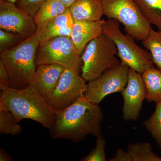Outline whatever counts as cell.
Masks as SVG:
<instances>
[{
    "label": "cell",
    "instance_id": "6da1fadb",
    "mask_svg": "<svg viewBox=\"0 0 161 161\" xmlns=\"http://www.w3.org/2000/svg\"><path fill=\"white\" fill-rule=\"evenodd\" d=\"M103 113L98 104L84 96L70 106L56 112L54 125L50 131L53 139L83 141L88 135L97 138L102 135Z\"/></svg>",
    "mask_w": 161,
    "mask_h": 161
},
{
    "label": "cell",
    "instance_id": "7a4b0ae2",
    "mask_svg": "<svg viewBox=\"0 0 161 161\" xmlns=\"http://www.w3.org/2000/svg\"><path fill=\"white\" fill-rule=\"evenodd\" d=\"M0 104L11 112L18 123L25 119H31L49 131L54 125L56 112L31 86L23 89L9 87L1 92Z\"/></svg>",
    "mask_w": 161,
    "mask_h": 161
},
{
    "label": "cell",
    "instance_id": "3957f363",
    "mask_svg": "<svg viewBox=\"0 0 161 161\" xmlns=\"http://www.w3.org/2000/svg\"><path fill=\"white\" fill-rule=\"evenodd\" d=\"M40 42L36 34L11 49L1 52L9 75L10 87L23 89L31 84L36 69V54Z\"/></svg>",
    "mask_w": 161,
    "mask_h": 161
},
{
    "label": "cell",
    "instance_id": "277c9868",
    "mask_svg": "<svg viewBox=\"0 0 161 161\" xmlns=\"http://www.w3.org/2000/svg\"><path fill=\"white\" fill-rule=\"evenodd\" d=\"M103 33L114 42L120 62L129 68L142 75L147 70L155 67L150 52L137 45L131 36L124 34L117 21L111 19L105 20Z\"/></svg>",
    "mask_w": 161,
    "mask_h": 161
},
{
    "label": "cell",
    "instance_id": "5b68a950",
    "mask_svg": "<svg viewBox=\"0 0 161 161\" xmlns=\"http://www.w3.org/2000/svg\"><path fill=\"white\" fill-rule=\"evenodd\" d=\"M116 56L115 43L106 35L102 34L87 44L81 55V77L88 82L98 78L105 71L120 63Z\"/></svg>",
    "mask_w": 161,
    "mask_h": 161
},
{
    "label": "cell",
    "instance_id": "8992f818",
    "mask_svg": "<svg viewBox=\"0 0 161 161\" xmlns=\"http://www.w3.org/2000/svg\"><path fill=\"white\" fill-rule=\"evenodd\" d=\"M104 15L123 25L127 34L143 41L152 28L134 0H102Z\"/></svg>",
    "mask_w": 161,
    "mask_h": 161
},
{
    "label": "cell",
    "instance_id": "52a82bcc",
    "mask_svg": "<svg viewBox=\"0 0 161 161\" xmlns=\"http://www.w3.org/2000/svg\"><path fill=\"white\" fill-rule=\"evenodd\" d=\"M36 65L56 64L81 73L83 62L70 37L60 36L40 43L35 60Z\"/></svg>",
    "mask_w": 161,
    "mask_h": 161
},
{
    "label": "cell",
    "instance_id": "ba28073f",
    "mask_svg": "<svg viewBox=\"0 0 161 161\" xmlns=\"http://www.w3.org/2000/svg\"><path fill=\"white\" fill-rule=\"evenodd\" d=\"M86 82L80 72L65 69L56 89L47 99L48 104L55 112L69 106L85 96Z\"/></svg>",
    "mask_w": 161,
    "mask_h": 161
},
{
    "label": "cell",
    "instance_id": "9c48e42d",
    "mask_svg": "<svg viewBox=\"0 0 161 161\" xmlns=\"http://www.w3.org/2000/svg\"><path fill=\"white\" fill-rule=\"evenodd\" d=\"M130 68L120 63L105 71L100 77L89 81L85 96L91 102L99 104L107 95L120 92L126 86Z\"/></svg>",
    "mask_w": 161,
    "mask_h": 161
},
{
    "label": "cell",
    "instance_id": "30bf717a",
    "mask_svg": "<svg viewBox=\"0 0 161 161\" xmlns=\"http://www.w3.org/2000/svg\"><path fill=\"white\" fill-rule=\"evenodd\" d=\"M0 28L26 40L35 34L37 26L33 17L18 8L15 3L0 0Z\"/></svg>",
    "mask_w": 161,
    "mask_h": 161
},
{
    "label": "cell",
    "instance_id": "8fae6325",
    "mask_svg": "<svg viewBox=\"0 0 161 161\" xmlns=\"http://www.w3.org/2000/svg\"><path fill=\"white\" fill-rule=\"evenodd\" d=\"M121 93L124 99V120H137L139 118L143 101L146 98V87L142 75L130 69L128 83Z\"/></svg>",
    "mask_w": 161,
    "mask_h": 161
},
{
    "label": "cell",
    "instance_id": "7c38bea8",
    "mask_svg": "<svg viewBox=\"0 0 161 161\" xmlns=\"http://www.w3.org/2000/svg\"><path fill=\"white\" fill-rule=\"evenodd\" d=\"M64 69L56 64L38 65L30 86L47 100L56 89Z\"/></svg>",
    "mask_w": 161,
    "mask_h": 161
},
{
    "label": "cell",
    "instance_id": "4fadbf2b",
    "mask_svg": "<svg viewBox=\"0 0 161 161\" xmlns=\"http://www.w3.org/2000/svg\"><path fill=\"white\" fill-rule=\"evenodd\" d=\"M75 20L69 8L52 21L37 27L35 34L40 43L60 36L70 37Z\"/></svg>",
    "mask_w": 161,
    "mask_h": 161
},
{
    "label": "cell",
    "instance_id": "5bb4252c",
    "mask_svg": "<svg viewBox=\"0 0 161 161\" xmlns=\"http://www.w3.org/2000/svg\"><path fill=\"white\" fill-rule=\"evenodd\" d=\"M105 20H75L70 39L81 56L87 44L103 33Z\"/></svg>",
    "mask_w": 161,
    "mask_h": 161
},
{
    "label": "cell",
    "instance_id": "9a60e30c",
    "mask_svg": "<svg viewBox=\"0 0 161 161\" xmlns=\"http://www.w3.org/2000/svg\"><path fill=\"white\" fill-rule=\"evenodd\" d=\"M69 9L75 20L99 21L104 15L102 0H76Z\"/></svg>",
    "mask_w": 161,
    "mask_h": 161
},
{
    "label": "cell",
    "instance_id": "2e32d148",
    "mask_svg": "<svg viewBox=\"0 0 161 161\" xmlns=\"http://www.w3.org/2000/svg\"><path fill=\"white\" fill-rule=\"evenodd\" d=\"M146 90V98L149 102L161 100V70L152 68L142 74Z\"/></svg>",
    "mask_w": 161,
    "mask_h": 161
},
{
    "label": "cell",
    "instance_id": "e0dca14e",
    "mask_svg": "<svg viewBox=\"0 0 161 161\" xmlns=\"http://www.w3.org/2000/svg\"><path fill=\"white\" fill-rule=\"evenodd\" d=\"M68 8L59 0H47L41 6L33 16L37 27L54 19L65 12Z\"/></svg>",
    "mask_w": 161,
    "mask_h": 161
},
{
    "label": "cell",
    "instance_id": "ac0fdd59",
    "mask_svg": "<svg viewBox=\"0 0 161 161\" xmlns=\"http://www.w3.org/2000/svg\"><path fill=\"white\" fill-rule=\"evenodd\" d=\"M147 21L161 31V0H134Z\"/></svg>",
    "mask_w": 161,
    "mask_h": 161
},
{
    "label": "cell",
    "instance_id": "d6986e66",
    "mask_svg": "<svg viewBox=\"0 0 161 161\" xmlns=\"http://www.w3.org/2000/svg\"><path fill=\"white\" fill-rule=\"evenodd\" d=\"M127 151L132 161H161V158L153 152L150 143H130L128 144Z\"/></svg>",
    "mask_w": 161,
    "mask_h": 161
},
{
    "label": "cell",
    "instance_id": "ffe728a7",
    "mask_svg": "<svg viewBox=\"0 0 161 161\" xmlns=\"http://www.w3.org/2000/svg\"><path fill=\"white\" fill-rule=\"evenodd\" d=\"M142 43L150 52L154 65L161 70V31L152 29L148 37Z\"/></svg>",
    "mask_w": 161,
    "mask_h": 161
},
{
    "label": "cell",
    "instance_id": "44dd1931",
    "mask_svg": "<svg viewBox=\"0 0 161 161\" xmlns=\"http://www.w3.org/2000/svg\"><path fill=\"white\" fill-rule=\"evenodd\" d=\"M11 112L0 104V133L13 136L19 134L22 131L21 126Z\"/></svg>",
    "mask_w": 161,
    "mask_h": 161
},
{
    "label": "cell",
    "instance_id": "7402d4cb",
    "mask_svg": "<svg viewBox=\"0 0 161 161\" xmlns=\"http://www.w3.org/2000/svg\"><path fill=\"white\" fill-rule=\"evenodd\" d=\"M155 103V111L150 118L145 121L143 124L161 150V100Z\"/></svg>",
    "mask_w": 161,
    "mask_h": 161
},
{
    "label": "cell",
    "instance_id": "603a6c76",
    "mask_svg": "<svg viewBox=\"0 0 161 161\" xmlns=\"http://www.w3.org/2000/svg\"><path fill=\"white\" fill-rule=\"evenodd\" d=\"M25 39L20 35L0 30V52L13 48Z\"/></svg>",
    "mask_w": 161,
    "mask_h": 161
},
{
    "label": "cell",
    "instance_id": "cb8c5ba5",
    "mask_svg": "<svg viewBox=\"0 0 161 161\" xmlns=\"http://www.w3.org/2000/svg\"><path fill=\"white\" fill-rule=\"evenodd\" d=\"M106 141L102 135L96 138L95 148L89 154L80 159L81 161H105L106 154L105 150Z\"/></svg>",
    "mask_w": 161,
    "mask_h": 161
},
{
    "label": "cell",
    "instance_id": "d4e9b609",
    "mask_svg": "<svg viewBox=\"0 0 161 161\" xmlns=\"http://www.w3.org/2000/svg\"><path fill=\"white\" fill-rule=\"evenodd\" d=\"M47 0H17L15 4L18 8L33 17L41 6Z\"/></svg>",
    "mask_w": 161,
    "mask_h": 161
},
{
    "label": "cell",
    "instance_id": "484cf974",
    "mask_svg": "<svg viewBox=\"0 0 161 161\" xmlns=\"http://www.w3.org/2000/svg\"><path fill=\"white\" fill-rule=\"evenodd\" d=\"M10 87L9 75L2 59H0V90L3 92Z\"/></svg>",
    "mask_w": 161,
    "mask_h": 161
},
{
    "label": "cell",
    "instance_id": "4316f807",
    "mask_svg": "<svg viewBox=\"0 0 161 161\" xmlns=\"http://www.w3.org/2000/svg\"><path fill=\"white\" fill-rule=\"evenodd\" d=\"M109 161H132V157L128 151L122 149L116 150V153L114 157L109 159Z\"/></svg>",
    "mask_w": 161,
    "mask_h": 161
},
{
    "label": "cell",
    "instance_id": "83f0119b",
    "mask_svg": "<svg viewBox=\"0 0 161 161\" xmlns=\"http://www.w3.org/2000/svg\"><path fill=\"white\" fill-rule=\"evenodd\" d=\"M12 159L3 149H0V161H12Z\"/></svg>",
    "mask_w": 161,
    "mask_h": 161
},
{
    "label": "cell",
    "instance_id": "f1b7e54d",
    "mask_svg": "<svg viewBox=\"0 0 161 161\" xmlns=\"http://www.w3.org/2000/svg\"><path fill=\"white\" fill-rule=\"evenodd\" d=\"M67 8H69L76 0H59Z\"/></svg>",
    "mask_w": 161,
    "mask_h": 161
},
{
    "label": "cell",
    "instance_id": "f546056e",
    "mask_svg": "<svg viewBox=\"0 0 161 161\" xmlns=\"http://www.w3.org/2000/svg\"><path fill=\"white\" fill-rule=\"evenodd\" d=\"M6 1H8V2H11V3H15L17 0H6Z\"/></svg>",
    "mask_w": 161,
    "mask_h": 161
}]
</instances>
